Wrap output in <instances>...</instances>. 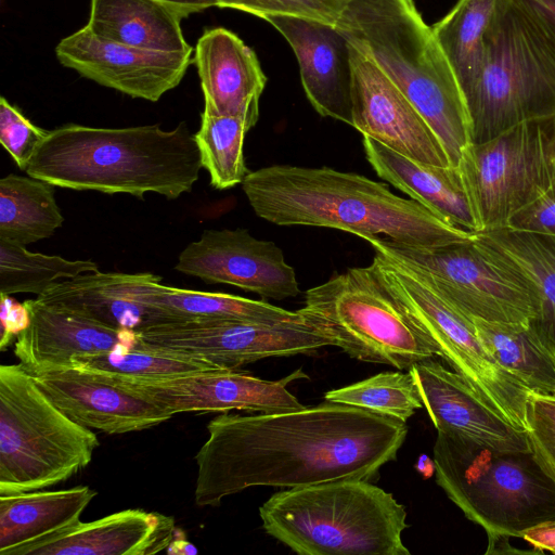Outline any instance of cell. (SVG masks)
<instances>
[{
  "label": "cell",
  "mask_w": 555,
  "mask_h": 555,
  "mask_svg": "<svg viewBox=\"0 0 555 555\" xmlns=\"http://www.w3.org/2000/svg\"><path fill=\"white\" fill-rule=\"evenodd\" d=\"M99 271L92 260H68L33 253L25 246L0 240V294H43L56 283Z\"/></svg>",
  "instance_id": "836d02e7"
},
{
  "label": "cell",
  "mask_w": 555,
  "mask_h": 555,
  "mask_svg": "<svg viewBox=\"0 0 555 555\" xmlns=\"http://www.w3.org/2000/svg\"><path fill=\"white\" fill-rule=\"evenodd\" d=\"M478 232L505 228L555 177V114L521 121L468 144L457 165Z\"/></svg>",
  "instance_id": "8fae6325"
},
{
  "label": "cell",
  "mask_w": 555,
  "mask_h": 555,
  "mask_svg": "<svg viewBox=\"0 0 555 555\" xmlns=\"http://www.w3.org/2000/svg\"><path fill=\"white\" fill-rule=\"evenodd\" d=\"M171 516L129 508L70 529L21 550L17 555H153L175 538Z\"/></svg>",
  "instance_id": "603a6c76"
},
{
  "label": "cell",
  "mask_w": 555,
  "mask_h": 555,
  "mask_svg": "<svg viewBox=\"0 0 555 555\" xmlns=\"http://www.w3.org/2000/svg\"><path fill=\"white\" fill-rule=\"evenodd\" d=\"M470 143L555 114V53L512 0H500L481 74L464 96Z\"/></svg>",
  "instance_id": "9c48e42d"
},
{
  "label": "cell",
  "mask_w": 555,
  "mask_h": 555,
  "mask_svg": "<svg viewBox=\"0 0 555 555\" xmlns=\"http://www.w3.org/2000/svg\"><path fill=\"white\" fill-rule=\"evenodd\" d=\"M60 63L82 77L121 93L158 101L183 79L191 53L139 49L103 39L86 26L56 46Z\"/></svg>",
  "instance_id": "e0dca14e"
},
{
  "label": "cell",
  "mask_w": 555,
  "mask_h": 555,
  "mask_svg": "<svg viewBox=\"0 0 555 555\" xmlns=\"http://www.w3.org/2000/svg\"><path fill=\"white\" fill-rule=\"evenodd\" d=\"M164 2L175 10H177L182 16L188 17L190 14L202 12L208 8L216 7L215 0H158Z\"/></svg>",
  "instance_id": "ee69618b"
},
{
  "label": "cell",
  "mask_w": 555,
  "mask_h": 555,
  "mask_svg": "<svg viewBox=\"0 0 555 555\" xmlns=\"http://www.w3.org/2000/svg\"><path fill=\"white\" fill-rule=\"evenodd\" d=\"M144 344L237 370L267 358L309 354L333 346L330 337L305 319L292 323L195 319L145 327L137 332Z\"/></svg>",
  "instance_id": "4fadbf2b"
},
{
  "label": "cell",
  "mask_w": 555,
  "mask_h": 555,
  "mask_svg": "<svg viewBox=\"0 0 555 555\" xmlns=\"http://www.w3.org/2000/svg\"><path fill=\"white\" fill-rule=\"evenodd\" d=\"M326 401L361 408L405 423L424 408L412 374L382 372L354 384L328 390Z\"/></svg>",
  "instance_id": "d590c367"
},
{
  "label": "cell",
  "mask_w": 555,
  "mask_h": 555,
  "mask_svg": "<svg viewBox=\"0 0 555 555\" xmlns=\"http://www.w3.org/2000/svg\"><path fill=\"white\" fill-rule=\"evenodd\" d=\"M137 273L88 272L63 280L37 300L61 306L116 330L139 332L152 325L150 308L131 294Z\"/></svg>",
  "instance_id": "83f0119b"
},
{
  "label": "cell",
  "mask_w": 555,
  "mask_h": 555,
  "mask_svg": "<svg viewBox=\"0 0 555 555\" xmlns=\"http://www.w3.org/2000/svg\"><path fill=\"white\" fill-rule=\"evenodd\" d=\"M519 538L530 544L534 552L555 554V520L527 529Z\"/></svg>",
  "instance_id": "7bdbcfd3"
},
{
  "label": "cell",
  "mask_w": 555,
  "mask_h": 555,
  "mask_svg": "<svg viewBox=\"0 0 555 555\" xmlns=\"http://www.w3.org/2000/svg\"><path fill=\"white\" fill-rule=\"evenodd\" d=\"M167 552L170 554H195L197 550L193 544L183 539H179L178 541H171L167 547Z\"/></svg>",
  "instance_id": "f6af8a7d"
},
{
  "label": "cell",
  "mask_w": 555,
  "mask_h": 555,
  "mask_svg": "<svg viewBox=\"0 0 555 555\" xmlns=\"http://www.w3.org/2000/svg\"><path fill=\"white\" fill-rule=\"evenodd\" d=\"M433 460L436 482L490 547L555 520V481L532 451L496 452L438 431Z\"/></svg>",
  "instance_id": "8992f818"
},
{
  "label": "cell",
  "mask_w": 555,
  "mask_h": 555,
  "mask_svg": "<svg viewBox=\"0 0 555 555\" xmlns=\"http://www.w3.org/2000/svg\"><path fill=\"white\" fill-rule=\"evenodd\" d=\"M183 16L158 0H91L86 27L94 35L126 46L168 53H192Z\"/></svg>",
  "instance_id": "4316f807"
},
{
  "label": "cell",
  "mask_w": 555,
  "mask_h": 555,
  "mask_svg": "<svg viewBox=\"0 0 555 555\" xmlns=\"http://www.w3.org/2000/svg\"><path fill=\"white\" fill-rule=\"evenodd\" d=\"M216 7L254 14L260 18L270 14L296 15L335 26L347 0H215Z\"/></svg>",
  "instance_id": "8d00e7d4"
},
{
  "label": "cell",
  "mask_w": 555,
  "mask_h": 555,
  "mask_svg": "<svg viewBox=\"0 0 555 555\" xmlns=\"http://www.w3.org/2000/svg\"><path fill=\"white\" fill-rule=\"evenodd\" d=\"M28 326L17 335L14 356L27 370L67 365L76 358L131 347L137 332L116 330L70 309L29 299L24 301Z\"/></svg>",
  "instance_id": "44dd1931"
},
{
  "label": "cell",
  "mask_w": 555,
  "mask_h": 555,
  "mask_svg": "<svg viewBox=\"0 0 555 555\" xmlns=\"http://www.w3.org/2000/svg\"><path fill=\"white\" fill-rule=\"evenodd\" d=\"M416 469L424 476L429 477L435 472L434 460L428 459L426 455H422L416 464Z\"/></svg>",
  "instance_id": "bcb514c9"
},
{
  "label": "cell",
  "mask_w": 555,
  "mask_h": 555,
  "mask_svg": "<svg viewBox=\"0 0 555 555\" xmlns=\"http://www.w3.org/2000/svg\"><path fill=\"white\" fill-rule=\"evenodd\" d=\"M505 228L555 236V177L546 192L515 214Z\"/></svg>",
  "instance_id": "ab89813d"
},
{
  "label": "cell",
  "mask_w": 555,
  "mask_h": 555,
  "mask_svg": "<svg viewBox=\"0 0 555 555\" xmlns=\"http://www.w3.org/2000/svg\"><path fill=\"white\" fill-rule=\"evenodd\" d=\"M242 189L255 214L278 225L332 228L365 241L385 234L422 248L463 242L475 234L395 195L385 183L330 167H263L248 172Z\"/></svg>",
  "instance_id": "7a4b0ae2"
},
{
  "label": "cell",
  "mask_w": 555,
  "mask_h": 555,
  "mask_svg": "<svg viewBox=\"0 0 555 555\" xmlns=\"http://www.w3.org/2000/svg\"><path fill=\"white\" fill-rule=\"evenodd\" d=\"M488 353L532 393L555 397V345L532 322L472 319Z\"/></svg>",
  "instance_id": "f1b7e54d"
},
{
  "label": "cell",
  "mask_w": 555,
  "mask_h": 555,
  "mask_svg": "<svg viewBox=\"0 0 555 555\" xmlns=\"http://www.w3.org/2000/svg\"><path fill=\"white\" fill-rule=\"evenodd\" d=\"M527 435L535 460L555 481V397L530 392Z\"/></svg>",
  "instance_id": "74e56055"
},
{
  "label": "cell",
  "mask_w": 555,
  "mask_h": 555,
  "mask_svg": "<svg viewBox=\"0 0 555 555\" xmlns=\"http://www.w3.org/2000/svg\"><path fill=\"white\" fill-rule=\"evenodd\" d=\"M502 251L534 282L542 306L532 322L548 338L555 336V236L501 228L477 233Z\"/></svg>",
  "instance_id": "1f68e13d"
},
{
  "label": "cell",
  "mask_w": 555,
  "mask_h": 555,
  "mask_svg": "<svg viewBox=\"0 0 555 555\" xmlns=\"http://www.w3.org/2000/svg\"><path fill=\"white\" fill-rule=\"evenodd\" d=\"M202 168L185 122L172 130L67 124L48 131L24 171L64 189L175 199L192 191Z\"/></svg>",
  "instance_id": "3957f363"
},
{
  "label": "cell",
  "mask_w": 555,
  "mask_h": 555,
  "mask_svg": "<svg viewBox=\"0 0 555 555\" xmlns=\"http://www.w3.org/2000/svg\"><path fill=\"white\" fill-rule=\"evenodd\" d=\"M95 496L96 491L88 486L1 494L0 554L17 555L29 545L70 529Z\"/></svg>",
  "instance_id": "484cf974"
},
{
  "label": "cell",
  "mask_w": 555,
  "mask_h": 555,
  "mask_svg": "<svg viewBox=\"0 0 555 555\" xmlns=\"http://www.w3.org/2000/svg\"><path fill=\"white\" fill-rule=\"evenodd\" d=\"M99 438L65 415L20 363L0 366V494L41 490L89 465Z\"/></svg>",
  "instance_id": "ba28073f"
},
{
  "label": "cell",
  "mask_w": 555,
  "mask_h": 555,
  "mask_svg": "<svg viewBox=\"0 0 555 555\" xmlns=\"http://www.w3.org/2000/svg\"><path fill=\"white\" fill-rule=\"evenodd\" d=\"M54 185L10 173L0 180V240L26 246L50 237L64 217Z\"/></svg>",
  "instance_id": "f546056e"
},
{
  "label": "cell",
  "mask_w": 555,
  "mask_h": 555,
  "mask_svg": "<svg viewBox=\"0 0 555 555\" xmlns=\"http://www.w3.org/2000/svg\"><path fill=\"white\" fill-rule=\"evenodd\" d=\"M264 531L299 555H410L405 507L365 479L274 493L260 507Z\"/></svg>",
  "instance_id": "5b68a950"
},
{
  "label": "cell",
  "mask_w": 555,
  "mask_h": 555,
  "mask_svg": "<svg viewBox=\"0 0 555 555\" xmlns=\"http://www.w3.org/2000/svg\"><path fill=\"white\" fill-rule=\"evenodd\" d=\"M48 131L34 125L4 96L0 99V143L16 166L25 170Z\"/></svg>",
  "instance_id": "f35d334b"
},
{
  "label": "cell",
  "mask_w": 555,
  "mask_h": 555,
  "mask_svg": "<svg viewBox=\"0 0 555 555\" xmlns=\"http://www.w3.org/2000/svg\"><path fill=\"white\" fill-rule=\"evenodd\" d=\"M312 326L360 361L409 371L441 352L391 293L376 262L351 268L306 292L297 310Z\"/></svg>",
  "instance_id": "52a82bcc"
},
{
  "label": "cell",
  "mask_w": 555,
  "mask_h": 555,
  "mask_svg": "<svg viewBox=\"0 0 555 555\" xmlns=\"http://www.w3.org/2000/svg\"><path fill=\"white\" fill-rule=\"evenodd\" d=\"M555 345V336L550 339Z\"/></svg>",
  "instance_id": "7dc6e473"
},
{
  "label": "cell",
  "mask_w": 555,
  "mask_h": 555,
  "mask_svg": "<svg viewBox=\"0 0 555 555\" xmlns=\"http://www.w3.org/2000/svg\"><path fill=\"white\" fill-rule=\"evenodd\" d=\"M348 47L352 127L408 158L452 166L440 140L408 98L369 54L349 42Z\"/></svg>",
  "instance_id": "9a60e30c"
},
{
  "label": "cell",
  "mask_w": 555,
  "mask_h": 555,
  "mask_svg": "<svg viewBox=\"0 0 555 555\" xmlns=\"http://www.w3.org/2000/svg\"><path fill=\"white\" fill-rule=\"evenodd\" d=\"M409 372L437 431L496 452L531 451L527 433L486 403L461 374L435 358L414 364Z\"/></svg>",
  "instance_id": "d6986e66"
},
{
  "label": "cell",
  "mask_w": 555,
  "mask_h": 555,
  "mask_svg": "<svg viewBox=\"0 0 555 555\" xmlns=\"http://www.w3.org/2000/svg\"><path fill=\"white\" fill-rule=\"evenodd\" d=\"M0 319L1 340L0 349L4 350L8 345L16 339L29 324V313L25 304H20L8 294H0Z\"/></svg>",
  "instance_id": "b9f144b4"
},
{
  "label": "cell",
  "mask_w": 555,
  "mask_h": 555,
  "mask_svg": "<svg viewBox=\"0 0 555 555\" xmlns=\"http://www.w3.org/2000/svg\"><path fill=\"white\" fill-rule=\"evenodd\" d=\"M175 270L206 284H229L262 298L282 300L300 293L282 249L246 229L205 230L180 253Z\"/></svg>",
  "instance_id": "2e32d148"
},
{
  "label": "cell",
  "mask_w": 555,
  "mask_h": 555,
  "mask_svg": "<svg viewBox=\"0 0 555 555\" xmlns=\"http://www.w3.org/2000/svg\"><path fill=\"white\" fill-rule=\"evenodd\" d=\"M254 125L244 117L203 111L194 134L202 166L217 190H228L243 182L249 172L244 158V139Z\"/></svg>",
  "instance_id": "d6a6232c"
},
{
  "label": "cell",
  "mask_w": 555,
  "mask_h": 555,
  "mask_svg": "<svg viewBox=\"0 0 555 555\" xmlns=\"http://www.w3.org/2000/svg\"><path fill=\"white\" fill-rule=\"evenodd\" d=\"M365 157L375 172L435 215L470 233L478 224L459 167L408 158L363 135Z\"/></svg>",
  "instance_id": "cb8c5ba5"
},
{
  "label": "cell",
  "mask_w": 555,
  "mask_h": 555,
  "mask_svg": "<svg viewBox=\"0 0 555 555\" xmlns=\"http://www.w3.org/2000/svg\"><path fill=\"white\" fill-rule=\"evenodd\" d=\"M408 98L457 167L469 117L453 68L413 0H347L335 23Z\"/></svg>",
  "instance_id": "277c9868"
},
{
  "label": "cell",
  "mask_w": 555,
  "mask_h": 555,
  "mask_svg": "<svg viewBox=\"0 0 555 555\" xmlns=\"http://www.w3.org/2000/svg\"><path fill=\"white\" fill-rule=\"evenodd\" d=\"M194 63L204 94V111L244 117L255 126L267 83L256 53L234 33L218 27L199 37Z\"/></svg>",
  "instance_id": "7402d4cb"
},
{
  "label": "cell",
  "mask_w": 555,
  "mask_h": 555,
  "mask_svg": "<svg viewBox=\"0 0 555 555\" xmlns=\"http://www.w3.org/2000/svg\"><path fill=\"white\" fill-rule=\"evenodd\" d=\"M207 431L195 454L198 506H217L250 487L371 480L397 459L408 428L401 421L325 400L288 412L222 413Z\"/></svg>",
  "instance_id": "6da1fadb"
},
{
  "label": "cell",
  "mask_w": 555,
  "mask_h": 555,
  "mask_svg": "<svg viewBox=\"0 0 555 555\" xmlns=\"http://www.w3.org/2000/svg\"><path fill=\"white\" fill-rule=\"evenodd\" d=\"M72 364L129 378H163L220 369L203 359L151 347L140 338L134 346L76 358Z\"/></svg>",
  "instance_id": "e575fe53"
},
{
  "label": "cell",
  "mask_w": 555,
  "mask_h": 555,
  "mask_svg": "<svg viewBox=\"0 0 555 555\" xmlns=\"http://www.w3.org/2000/svg\"><path fill=\"white\" fill-rule=\"evenodd\" d=\"M373 260L391 293L438 346L441 358L486 403L515 428L527 431L530 391L488 353L473 321L403 262L377 251Z\"/></svg>",
  "instance_id": "7c38bea8"
},
{
  "label": "cell",
  "mask_w": 555,
  "mask_h": 555,
  "mask_svg": "<svg viewBox=\"0 0 555 555\" xmlns=\"http://www.w3.org/2000/svg\"><path fill=\"white\" fill-rule=\"evenodd\" d=\"M103 374L172 416L183 412L231 410L259 413L296 411L305 405L291 393L287 386L296 379L308 378L301 367L278 380L261 379L225 369L163 378H129Z\"/></svg>",
  "instance_id": "5bb4252c"
},
{
  "label": "cell",
  "mask_w": 555,
  "mask_h": 555,
  "mask_svg": "<svg viewBox=\"0 0 555 555\" xmlns=\"http://www.w3.org/2000/svg\"><path fill=\"white\" fill-rule=\"evenodd\" d=\"M27 370V369H26ZM70 420L108 435L139 431L172 417L105 374L76 364L27 370Z\"/></svg>",
  "instance_id": "ac0fdd59"
},
{
  "label": "cell",
  "mask_w": 555,
  "mask_h": 555,
  "mask_svg": "<svg viewBox=\"0 0 555 555\" xmlns=\"http://www.w3.org/2000/svg\"><path fill=\"white\" fill-rule=\"evenodd\" d=\"M160 281L162 278L153 273H137L131 288L134 300L152 311V326L195 319L269 324L304 321L298 311H288L262 300L227 293L177 288L163 285Z\"/></svg>",
  "instance_id": "d4e9b609"
},
{
  "label": "cell",
  "mask_w": 555,
  "mask_h": 555,
  "mask_svg": "<svg viewBox=\"0 0 555 555\" xmlns=\"http://www.w3.org/2000/svg\"><path fill=\"white\" fill-rule=\"evenodd\" d=\"M499 1L457 0L450 12L431 27L464 96L481 74L487 36Z\"/></svg>",
  "instance_id": "4dcf8cb0"
},
{
  "label": "cell",
  "mask_w": 555,
  "mask_h": 555,
  "mask_svg": "<svg viewBox=\"0 0 555 555\" xmlns=\"http://www.w3.org/2000/svg\"><path fill=\"white\" fill-rule=\"evenodd\" d=\"M555 53V0H512Z\"/></svg>",
  "instance_id": "60d3db41"
},
{
  "label": "cell",
  "mask_w": 555,
  "mask_h": 555,
  "mask_svg": "<svg viewBox=\"0 0 555 555\" xmlns=\"http://www.w3.org/2000/svg\"><path fill=\"white\" fill-rule=\"evenodd\" d=\"M288 42L297 59L307 99L323 117L352 126L351 66L345 37L332 24L270 14L262 17Z\"/></svg>",
  "instance_id": "ffe728a7"
},
{
  "label": "cell",
  "mask_w": 555,
  "mask_h": 555,
  "mask_svg": "<svg viewBox=\"0 0 555 555\" xmlns=\"http://www.w3.org/2000/svg\"><path fill=\"white\" fill-rule=\"evenodd\" d=\"M375 251L406 264L460 313L491 322H530L542 306L531 278L477 233L434 248L373 237Z\"/></svg>",
  "instance_id": "30bf717a"
}]
</instances>
